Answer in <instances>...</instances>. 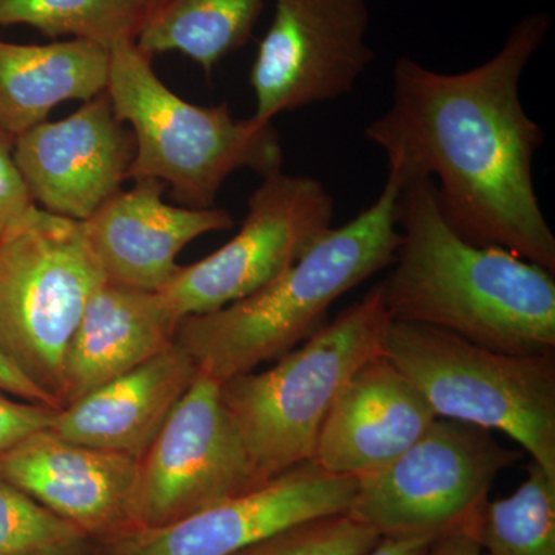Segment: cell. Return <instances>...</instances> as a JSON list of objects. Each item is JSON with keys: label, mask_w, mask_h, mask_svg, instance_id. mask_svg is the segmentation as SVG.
Returning <instances> with one entry per match:
<instances>
[{"label": "cell", "mask_w": 555, "mask_h": 555, "mask_svg": "<svg viewBox=\"0 0 555 555\" xmlns=\"http://www.w3.org/2000/svg\"><path fill=\"white\" fill-rule=\"evenodd\" d=\"M155 2V0H152V3Z\"/></svg>", "instance_id": "f546056e"}, {"label": "cell", "mask_w": 555, "mask_h": 555, "mask_svg": "<svg viewBox=\"0 0 555 555\" xmlns=\"http://www.w3.org/2000/svg\"><path fill=\"white\" fill-rule=\"evenodd\" d=\"M14 142L16 138L0 127V240L36 207L14 160Z\"/></svg>", "instance_id": "d4e9b609"}, {"label": "cell", "mask_w": 555, "mask_h": 555, "mask_svg": "<svg viewBox=\"0 0 555 555\" xmlns=\"http://www.w3.org/2000/svg\"><path fill=\"white\" fill-rule=\"evenodd\" d=\"M177 328L156 292L105 281L65 352L61 409L158 356L173 345Z\"/></svg>", "instance_id": "ac0fdd59"}, {"label": "cell", "mask_w": 555, "mask_h": 555, "mask_svg": "<svg viewBox=\"0 0 555 555\" xmlns=\"http://www.w3.org/2000/svg\"><path fill=\"white\" fill-rule=\"evenodd\" d=\"M430 543L426 540H392L382 539L363 555H426Z\"/></svg>", "instance_id": "f1b7e54d"}, {"label": "cell", "mask_w": 555, "mask_h": 555, "mask_svg": "<svg viewBox=\"0 0 555 555\" xmlns=\"http://www.w3.org/2000/svg\"><path fill=\"white\" fill-rule=\"evenodd\" d=\"M397 224L393 269L379 284L392 320L514 356L555 352L554 273L506 248L474 246L456 235L430 178L401 188Z\"/></svg>", "instance_id": "7a4b0ae2"}, {"label": "cell", "mask_w": 555, "mask_h": 555, "mask_svg": "<svg viewBox=\"0 0 555 555\" xmlns=\"http://www.w3.org/2000/svg\"><path fill=\"white\" fill-rule=\"evenodd\" d=\"M521 456L485 427L438 416L396 462L358 478L347 514L382 539L474 532L496 476Z\"/></svg>", "instance_id": "ba28073f"}, {"label": "cell", "mask_w": 555, "mask_h": 555, "mask_svg": "<svg viewBox=\"0 0 555 555\" xmlns=\"http://www.w3.org/2000/svg\"><path fill=\"white\" fill-rule=\"evenodd\" d=\"M551 16L521 17L491 60L440 73L411 57L393 67L392 102L364 139L401 184L430 178L441 214L474 246L500 247L555 272V236L534 185L543 130L520 100V80Z\"/></svg>", "instance_id": "6da1fadb"}, {"label": "cell", "mask_w": 555, "mask_h": 555, "mask_svg": "<svg viewBox=\"0 0 555 555\" xmlns=\"http://www.w3.org/2000/svg\"><path fill=\"white\" fill-rule=\"evenodd\" d=\"M379 540L349 514H335L292 526L233 555H363Z\"/></svg>", "instance_id": "cb8c5ba5"}, {"label": "cell", "mask_w": 555, "mask_h": 555, "mask_svg": "<svg viewBox=\"0 0 555 555\" xmlns=\"http://www.w3.org/2000/svg\"><path fill=\"white\" fill-rule=\"evenodd\" d=\"M426 555H481V547L474 532L459 531L434 540Z\"/></svg>", "instance_id": "83f0119b"}, {"label": "cell", "mask_w": 555, "mask_h": 555, "mask_svg": "<svg viewBox=\"0 0 555 555\" xmlns=\"http://www.w3.org/2000/svg\"><path fill=\"white\" fill-rule=\"evenodd\" d=\"M134 152L133 133L116 116L107 90L14 142V160L36 206L79 222L122 190Z\"/></svg>", "instance_id": "4fadbf2b"}, {"label": "cell", "mask_w": 555, "mask_h": 555, "mask_svg": "<svg viewBox=\"0 0 555 555\" xmlns=\"http://www.w3.org/2000/svg\"><path fill=\"white\" fill-rule=\"evenodd\" d=\"M109 51L82 39L35 46L0 40V127L14 138L67 101L107 90Z\"/></svg>", "instance_id": "d6986e66"}, {"label": "cell", "mask_w": 555, "mask_h": 555, "mask_svg": "<svg viewBox=\"0 0 555 555\" xmlns=\"http://www.w3.org/2000/svg\"><path fill=\"white\" fill-rule=\"evenodd\" d=\"M262 483L222 403L221 383L198 372L139 460L134 525L177 524Z\"/></svg>", "instance_id": "30bf717a"}, {"label": "cell", "mask_w": 555, "mask_h": 555, "mask_svg": "<svg viewBox=\"0 0 555 555\" xmlns=\"http://www.w3.org/2000/svg\"><path fill=\"white\" fill-rule=\"evenodd\" d=\"M152 60L134 40L109 50V101L137 144L127 179H158L179 206L211 208L235 171L262 178L281 171L283 145L272 122L235 119L225 102L203 107L182 100L158 78Z\"/></svg>", "instance_id": "277c9868"}, {"label": "cell", "mask_w": 555, "mask_h": 555, "mask_svg": "<svg viewBox=\"0 0 555 555\" xmlns=\"http://www.w3.org/2000/svg\"><path fill=\"white\" fill-rule=\"evenodd\" d=\"M167 185L137 179L119 190L86 221H80L91 254L109 283L159 292L177 275V258L193 240L233 228L224 208L171 206L163 199Z\"/></svg>", "instance_id": "9a60e30c"}, {"label": "cell", "mask_w": 555, "mask_h": 555, "mask_svg": "<svg viewBox=\"0 0 555 555\" xmlns=\"http://www.w3.org/2000/svg\"><path fill=\"white\" fill-rule=\"evenodd\" d=\"M152 0H0V25H27L46 38L89 40L108 51L134 40Z\"/></svg>", "instance_id": "44dd1931"}, {"label": "cell", "mask_w": 555, "mask_h": 555, "mask_svg": "<svg viewBox=\"0 0 555 555\" xmlns=\"http://www.w3.org/2000/svg\"><path fill=\"white\" fill-rule=\"evenodd\" d=\"M57 411L0 390V455L33 434L49 429Z\"/></svg>", "instance_id": "484cf974"}, {"label": "cell", "mask_w": 555, "mask_h": 555, "mask_svg": "<svg viewBox=\"0 0 555 555\" xmlns=\"http://www.w3.org/2000/svg\"><path fill=\"white\" fill-rule=\"evenodd\" d=\"M438 418L385 356L357 369L318 433L312 462L337 476L364 477L396 462Z\"/></svg>", "instance_id": "2e32d148"}, {"label": "cell", "mask_w": 555, "mask_h": 555, "mask_svg": "<svg viewBox=\"0 0 555 555\" xmlns=\"http://www.w3.org/2000/svg\"><path fill=\"white\" fill-rule=\"evenodd\" d=\"M0 390H3V392L9 393L11 397L21 398V400L60 409L53 403L51 398L47 397L42 390L33 385L30 379L25 378L24 375L7 360V357L3 356L2 352H0Z\"/></svg>", "instance_id": "4316f807"}, {"label": "cell", "mask_w": 555, "mask_h": 555, "mask_svg": "<svg viewBox=\"0 0 555 555\" xmlns=\"http://www.w3.org/2000/svg\"><path fill=\"white\" fill-rule=\"evenodd\" d=\"M357 485L356 477L301 463L177 524L102 540L100 555H233L292 526L347 514Z\"/></svg>", "instance_id": "7c38bea8"}, {"label": "cell", "mask_w": 555, "mask_h": 555, "mask_svg": "<svg viewBox=\"0 0 555 555\" xmlns=\"http://www.w3.org/2000/svg\"><path fill=\"white\" fill-rule=\"evenodd\" d=\"M264 0H155L134 43L142 53L178 51L206 75L250 39Z\"/></svg>", "instance_id": "ffe728a7"}, {"label": "cell", "mask_w": 555, "mask_h": 555, "mask_svg": "<svg viewBox=\"0 0 555 555\" xmlns=\"http://www.w3.org/2000/svg\"><path fill=\"white\" fill-rule=\"evenodd\" d=\"M138 460L40 430L0 455V477L98 542L137 529Z\"/></svg>", "instance_id": "5bb4252c"}, {"label": "cell", "mask_w": 555, "mask_h": 555, "mask_svg": "<svg viewBox=\"0 0 555 555\" xmlns=\"http://www.w3.org/2000/svg\"><path fill=\"white\" fill-rule=\"evenodd\" d=\"M193 358L177 341L158 356L60 409L51 434L141 460L198 375Z\"/></svg>", "instance_id": "e0dca14e"}, {"label": "cell", "mask_w": 555, "mask_h": 555, "mask_svg": "<svg viewBox=\"0 0 555 555\" xmlns=\"http://www.w3.org/2000/svg\"><path fill=\"white\" fill-rule=\"evenodd\" d=\"M401 184L387 175L378 199L324 233L297 262L250 297L217 312L184 318L178 343L201 374L222 383L276 361L324 326L328 309L396 261Z\"/></svg>", "instance_id": "3957f363"}, {"label": "cell", "mask_w": 555, "mask_h": 555, "mask_svg": "<svg viewBox=\"0 0 555 555\" xmlns=\"http://www.w3.org/2000/svg\"><path fill=\"white\" fill-rule=\"evenodd\" d=\"M105 281L79 221L36 206L0 240V352L60 409L65 352Z\"/></svg>", "instance_id": "52a82bcc"}, {"label": "cell", "mask_w": 555, "mask_h": 555, "mask_svg": "<svg viewBox=\"0 0 555 555\" xmlns=\"http://www.w3.org/2000/svg\"><path fill=\"white\" fill-rule=\"evenodd\" d=\"M334 198L323 182L283 170L250 198L243 228L214 254L181 266L158 297L171 320L206 315L250 297L332 229Z\"/></svg>", "instance_id": "9c48e42d"}, {"label": "cell", "mask_w": 555, "mask_h": 555, "mask_svg": "<svg viewBox=\"0 0 555 555\" xmlns=\"http://www.w3.org/2000/svg\"><path fill=\"white\" fill-rule=\"evenodd\" d=\"M474 535L481 555H555V477L529 463L513 495L485 503Z\"/></svg>", "instance_id": "7402d4cb"}, {"label": "cell", "mask_w": 555, "mask_h": 555, "mask_svg": "<svg viewBox=\"0 0 555 555\" xmlns=\"http://www.w3.org/2000/svg\"><path fill=\"white\" fill-rule=\"evenodd\" d=\"M0 555H100V543L0 477Z\"/></svg>", "instance_id": "603a6c76"}, {"label": "cell", "mask_w": 555, "mask_h": 555, "mask_svg": "<svg viewBox=\"0 0 555 555\" xmlns=\"http://www.w3.org/2000/svg\"><path fill=\"white\" fill-rule=\"evenodd\" d=\"M390 323L378 284L275 366L221 383L222 403L259 480L312 462L328 409L357 369L383 353Z\"/></svg>", "instance_id": "5b68a950"}, {"label": "cell", "mask_w": 555, "mask_h": 555, "mask_svg": "<svg viewBox=\"0 0 555 555\" xmlns=\"http://www.w3.org/2000/svg\"><path fill=\"white\" fill-rule=\"evenodd\" d=\"M383 353L440 418L495 429L555 477V353L514 356L392 320Z\"/></svg>", "instance_id": "8992f818"}, {"label": "cell", "mask_w": 555, "mask_h": 555, "mask_svg": "<svg viewBox=\"0 0 555 555\" xmlns=\"http://www.w3.org/2000/svg\"><path fill=\"white\" fill-rule=\"evenodd\" d=\"M369 24L366 0H275L250 73L254 118L272 122L350 93L374 61Z\"/></svg>", "instance_id": "8fae6325"}]
</instances>
